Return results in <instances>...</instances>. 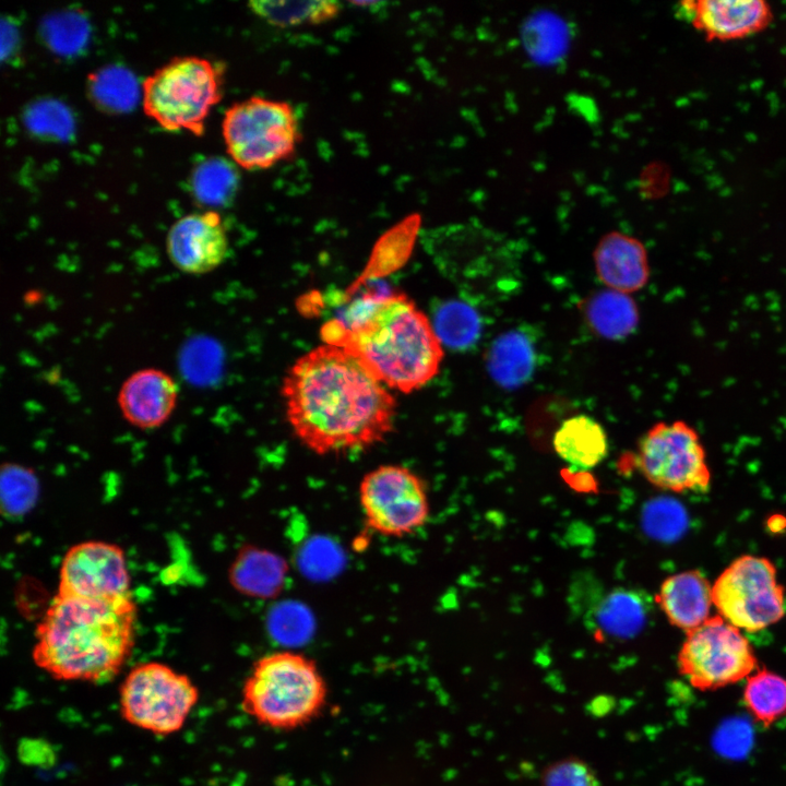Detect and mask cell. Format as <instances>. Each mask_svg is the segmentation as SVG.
Returning a JSON list of instances; mask_svg holds the SVG:
<instances>
[{"label": "cell", "mask_w": 786, "mask_h": 786, "mask_svg": "<svg viewBox=\"0 0 786 786\" xmlns=\"http://www.w3.org/2000/svg\"><path fill=\"white\" fill-rule=\"evenodd\" d=\"M281 394L291 431L317 455L367 450L394 428L395 397L343 347L324 344L296 359Z\"/></svg>", "instance_id": "cell-1"}, {"label": "cell", "mask_w": 786, "mask_h": 786, "mask_svg": "<svg viewBox=\"0 0 786 786\" xmlns=\"http://www.w3.org/2000/svg\"><path fill=\"white\" fill-rule=\"evenodd\" d=\"M136 612L132 594L90 598L56 593L36 624L33 662L56 680L106 682L132 653Z\"/></svg>", "instance_id": "cell-2"}, {"label": "cell", "mask_w": 786, "mask_h": 786, "mask_svg": "<svg viewBox=\"0 0 786 786\" xmlns=\"http://www.w3.org/2000/svg\"><path fill=\"white\" fill-rule=\"evenodd\" d=\"M322 337L358 357L388 389L405 394L431 381L443 359L429 318L398 293L355 301L343 318L323 325Z\"/></svg>", "instance_id": "cell-3"}, {"label": "cell", "mask_w": 786, "mask_h": 786, "mask_svg": "<svg viewBox=\"0 0 786 786\" xmlns=\"http://www.w3.org/2000/svg\"><path fill=\"white\" fill-rule=\"evenodd\" d=\"M327 684L308 655L274 651L252 665L241 689V708L261 726L293 730L311 723L326 705Z\"/></svg>", "instance_id": "cell-4"}, {"label": "cell", "mask_w": 786, "mask_h": 786, "mask_svg": "<svg viewBox=\"0 0 786 786\" xmlns=\"http://www.w3.org/2000/svg\"><path fill=\"white\" fill-rule=\"evenodd\" d=\"M222 75L219 66L205 58H174L144 80V112L165 130L200 136L205 118L222 98Z\"/></svg>", "instance_id": "cell-5"}, {"label": "cell", "mask_w": 786, "mask_h": 786, "mask_svg": "<svg viewBox=\"0 0 786 786\" xmlns=\"http://www.w3.org/2000/svg\"><path fill=\"white\" fill-rule=\"evenodd\" d=\"M222 133L231 159L247 170H264L287 159L300 141L293 106L259 96L230 106L224 115Z\"/></svg>", "instance_id": "cell-6"}, {"label": "cell", "mask_w": 786, "mask_h": 786, "mask_svg": "<svg viewBox=\"0 0 786 786\" xmlns=\"http://www.w3.org/2000/svg\"><path fill=\"white\" fill-rule=\"evenodd\" d=\"M200 698L193 681L159 662L135 665L119 688L121 717L156 736L179 731Z\"/></svg>", "instance_id": "cell-7"}, {"label": "cell", "mask_w": 786, "mask_h": 786, "mask_svg": "<svg viewBox=\"0 0 786 786\" xmlns=\"http://www.w3.org/2000/svg\"><path fill=\"white\" fill-rule=\"evenodd\" d=\"M358 502L366 527L385 538H405L426 525L430 516L425 479L401 464H382L364 474Z\"/></svg>", "instance_id": "cell-8"}, {"label": "cell", "mask_w": 786, "mask_h": 786, "mask_svg": "<svg viewBox=\"0 0 786 786\" xmlns=\"http://www.w3.org/2000/svg\"><path fill=\"white\" fill-rule=\"evenodd\" d=\"M712 596L720 617L749 632L776 623L786 612L776 568L759 556L745 555L734 560L712 585Z\"/></svg>", "instance_id": "cell-9"}, {"label": "cell", "mask_w": 786, "mask_h": 786, "mask_svg": "<svg viewBox=\"0 0 786 786\" xmlns=\"http://www.w3.org/2000/svg\"><path fill=\"white\" fill-rule=\"evenodd\" d=\"M757 664L741 630L719 615L687 632L677 656L679 672L701 691L738 683L755 671Z\"/></svg>", "instance_id": "cell-10"}, {"label": "cell", "mask_w": 786, "mask_h": 786, "mask_svg": "<svg viewBox=\"0 0 786 786\" xmlns=\"http://www.w3.org/2000/svg\"><path fill=\"white\" fill-rule=\"evenodd\" d=\"M634 462L648 483L672 492H703L711 483L701 438L683 420L650 428L639 441Z\"/></svg>", "instance_id": "cell-11"}, {"label": "cell", "mask_w": 786, "mask_h": 786, "mask_svg": "<svg viewBox=\"0 0 786 786\" xmlns=\"http://www.w3.org/2000/svg\"><path fill=\"white\" fill-rule=\"evenodd\" d=\"M57 593L90 598L131 594L124 551L103 540L73 545L61 561Z\"/></svg>", "instance_id": "cell-12"}, {"label": "cell", "mask_w": 786, "mask_h": 786, "mask_svg": "<svg viewBox=\"0 0 786 786\" xmlns=\"http://www.w3.org/2000/svg\"><path fill=\"white\" fill-rule=\"evenodd\" d=\"M166 250L181 272L202 275L215 270L228 252V237L221 215L205 211L186 215L168 230Z\"/></svg>", "instance_id": "cell-13"}, {"label": "cell", "mask_w": 786, "mask_h": 786, "mask_svg": "<svg viewBox=\"0 0 786 786\" xmlns=\"http://www.w3.org/2000/svg\"><path fill=\"white\" fill-rule=\"evenodd\" d=\"M708 40L742 39L763 31L773 19L770 4L762 0H688L675 8Z\"/></svg>", "instance_id": "cell-14"}, {"label": "cell", "mask_w": 786, "mask_h": 786, "mask_svg": "<svg viewBox=\"0 0 786 786\" xmlns=\"http://www.w3.org/2000/svg\"><path fill=\"white\" fill-rule=\"evenodd\" d=\"M177 398V383L168 373L144 368L122 383L117 401L129 424L139 429H154L167 421Z\"/></svg>", "instance_id": "cell-15"}, {"label": "cell", "mask_w": 786, "mask_h": 786, "mask_svg": "<svg viewBox=\"0 0 786 786\" xmlns=\"http://www.w3.org/2000/svg\"><path fill=\"white\" fill-rule=\"evenodd\" d=\"M594 261L599 279L610 289L633 293L648 279V260L643 243L622 233L605 235L594 251Z\"/></svg>", "instance_id": "cell-16"}, {"label": "cell", "mask_w": 786, "mask_h": 786, "mask_svg": "<svg viewBox=\"0 0 786 786\" xmlns=\"http://www.w3.org/2000/svg\"><path fill=\"white\" fill-rule=\"evenodd\" d=\"M655 600L668 621L687 633L710 618L712 585L698 570L679 572L662 583Z\"/></svg>", "instance_id": "cell-17"}, {"label": "cell", "mask_w": 786, "mask_h": 786, "mask_svg": "<svg viewBox=\"0 0 786 786\" xmlns=\"http://www.w3.org/2000/svg\"><path fill=\"white\" fill-rule=\"evenodd\" d=\"M535 359L536 353L531 337L523 331L512 330L500 334L491 343L486 365L497 384L513 390L529 380Z\"/></svg>", "instance_id": "cell-18"}, {"label": "cell", "mask_w": 786, "mask_h": 786, "mask_svg": "<svg viewBox=\"0 0 786 786\" xmlns=\"http://www.w3.org/2000/svg\"><path fill=\"white\" fill-rule=\"evenodd\" d=\"M557 454L576 469H590L607 455L608 440L605 429L587 415L565 419L553 436Z\"/></svg>", "instance_id": "cell-19"}, {"label": "cell", "mask_w": 786, "mask_h": 786, "mask_svg": "<svg viewBox=\"0 0 786 786\" xmlns=\"http://www.w3.org/2000/svg\"><path fill=\"white\" fill-rule=\"evenodd\" d=\"M584 314L596 334L614 341L628 336L639 321L633 299L628 294L610 288L590 296L584 305Z\"/></svg>", "instance_id": "cell-20"}, {"label": "cell", "mask_w": 786, "mask_h": 786, "mask_svg": "<svg viewBox=\"0 0 786 786\" xmlns=\"http://www.w3.org/2000/svg\"><path fill=\"white\" fill-rule=\"evenodd\" d=\"M746 680L743 704L757 723L767 727L786 716V678L758 669Z\"/></svg>", "instance_id": "cell-21"}, {"label": "cell", "mask_w": 786, "mask_h": 786, "mask_svg": "<svg viewBox=\"0 0 786 786\" xmlns=\"http://www.w3.org/2000/svg\"><path fill=\"white\" fill-rule=\"evenodd\" d=\"M248 5L255 15L282 28L326 23L341 11L336 1H251Z\"/></svg>", "instance_id": "cell-22"}, {"label": "cell", "mask_w": 786, "mask_h": 786, "mask_svg": "<svg viewBox=\"0 0 786 786\" xmlns=\"http://www.w3.org/2000/svg\"><path fill=\"white\" fill-rule=\"evenodd\" d=\"M481 319L471 305L456 299L441 302L434 311L432 326L441 344L453 349L473 346L481 334Z\"/></svg>", "instance_id": "cell-23"}, {"label": "cell", "mask_w": 786, "mask_h": 786, "mask_svg": "<svg viewBox=\"0 0 786 786\" xmlns=\"http://www.w3.org/2000/svg\"><path fill=\"white\" fill-rule=\"evenodd\" d=\"M647 609L645 602L635 592L617 590L609 593L599 604L596 620L608 634L629 638L645 624Z\"/></svg>", "instance_id": "cell-24"}, {"label": "cell", "mask_w": 786, "mask_h": 786, "mask_svg": "<svg viewBox=\"0 0 786 786\" xmlns=\"http://www.w3.org/2000/svg\"><path fill=\"white\" fill-rule=\"evenodd\" d=\"M35 474L21 465L4 464L1 473L2 508L9 515L17 516L28 512L38 496Z\"/></svg>", "instance_id": "cell-25"}, {"label": "cell", "mask_w": 786, "mask_h": 786, "mask_svg": "<svg viewBox=\"0 0 786 786\" xmlns=\"http://www.w3.org/2000/svg\"><path fill=\"white\" fill-rule=\"evenodd\" d=\"M194 191L199 199L207 204L226 203L235 193L237 176L226 162L209 160L194 175Z\"/></svg>", "instance_id": "cell-26"}, {"label": "cell", "mask_w": 786, "mask_h": 786, "mask_svg": "<svg viewBox=\"0 0 786 786\" xmlns=\"http://www.w3.org/2000/svg\"><path fill=\"white\" fill-rule=\"evenodd\" d=\"M541 786H600L594 770L583 760L568 758L543 772Z\"/></svg>", "instance_id": "cell-27"}, {"label": "cell", "mask_w": 786, "mask_h": 786, "mask_svg": "<svg viewBox=\"0 0 786 786\" xmlns=\"http://www.w3.org/2000/svg\"><path fill=\"white\" fill-rule=\"evenodd\" d=\"M683 514L670 500H654L643 514V525L648 534L658 538H671L681 531Z\"/></svg>", "instance_id": "cell-28"}]
</instances>
